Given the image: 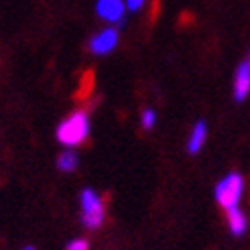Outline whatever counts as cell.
Masks as SVG:
<instances>
[{
  "label": "cell",
  "mask_w": 250,
  "mask_h": 250,
  "mask_svg": "<svg viewBox=\"0 0 250 250\" xmlns=\"http://www.w3.org/2000/svg\"><path fill=\"white\" fill-rule=\"evenodd\" d=\"M82 222H83V226L87 230H96L102 226V222H104V214H106V209H104V199L100 197L94 189H83L82 195Z\"/></svg>",
  "instance_id": "cell-3"
},
{
  "label": "cell",
  "mask_w": 250,
  "mask_h": 250,
  "mask_svg": "<svg viewBox=\"0 0 250 250\" xmlns=\"http://www.w3.org/2000/svg\"><path fill=\"white\" fill-rule=\"evenodd\" d=\"M90 134V116L83 110H76L57 126V141L65 146L82 145Z\"/></svg>",
  "instance_id": "cell-1"
},
{
  "label": "cell",
  "mask_w": 250,
  "mask_h": 250,
  "mask_svg": "<svg viewBox=\"0 0 250 250\" xmlns=\"http://www.w3.org/2000/svg\"><path fill=\"white\" fill-rule=\"evenodd\" d=\"M206 136H208V126L204 120H197L195 126L191 130V136L189 141H187V151H189L191 155H197L199 151H202V146L206 143Z\"/></svg>",
  "instance_id": "cell-7"
},
{
  "label": "cell",
  "mask_w": 250,
  "mask_h": 250,
  "mask_svg": "<svg viewBox=\"0 0 250 250\" xmlns=\"http://www.w3.org/2000/svg\"><path fill=\"white\" fill-rule=\"evenodd\" d=\"M143 2H145V0H128L126 6H128L130 10H139V8L143 6Z\"/></svg>",
  "instance_id": "cell-12"
},
{
  "label": "cell",
  "mask_w": 250,
  "mask_h": 250,
  "mask_svg": "<svg viewBox=\"0 0 250 250\" xmlns=\"http://www.w3.org/2000/svg\"><path fill=\"white\" fill-rule=\"evenodd\" d=\"M244 193V179L240 173H230L226 175L218 185H216V202L224 208V209H230V208H238L240 199Z\"/></svg>",
  "instance_id": "cell-2"
},
{
  "label": "cell",
  "mask_w": 250,
  "mask_h": 250,
  "mask_svg": "<svg viewBox=\"0 0 250 250\" xmlns=\"http://www.w3.org/2000/svg\"><path fill=\"white\" fill-rule=\"evenodd\" d=\"M155 122H157V114H155V110H145L143 112V128L145 130H151L155 126Z\"/></svg>",
  "instance_id": "cell-10"
},
{
  "label": "cell",
  "mask_w": 250,
  "mask_h": 250,
  "mask_svg": "<svg viewBox=\"0 0 250 250\" xmlns=\"http://www.w3.org/2000/svg\"><path fill=\"white\" fill-rule=\"evenodd\" d=\"M250 92V63L248 59L242 61L236 69V76H234V98L236 102H242V100L248 98Z\"/></svg>",
  "instance_id": "cell-5"
},
{
  "label": "cell",
  "mask_w": 250,
  "mask_h": 250,
  "mask_svg": "<svg viewBox=\"0 0 250 250\" xmlns=\"http://www.w3.org/2000/svg\"><path fill=\"white\" fill-rule=\"evenodd\" d=\"M24 250H35V248H33V246H27V248H24Z\"/></svg>",
  "instance_id": "cell-13"
},
{
  "label": "cell",
  "mask_w": 250,
  "mask_h": 250,
  "mask_svg": "<svg viewBox=\"0 0 250 250\" xmlns=\"http://www.w3.org/2000/svg\"><path fill=\"white\" fill-rule=\"evenodd\" d=\"M65 250H90V244H87L85 238H76V240H71L67 244Z\"/></svg>",
  "instance_id": "cell-11"
},
{
  "label": "cell",
  "mask_w": 250,
  "mask_h": 250,
  "mask_svg": "<svg viewBox=\"0 0 250 250\" xmlns=\"http://www.w3.org/2000/svg\"><path fill=\"white\" fill-rule=\"evenodd\" d=\"M57 167L61 171H73L78 167V155L71 153V151H65L57 157Z\"/></svg>",
  "instance_id": "cell-9"
},
{
  "label": "cell",
  "mask_w": 250,
  "mask_h": 250,
  "mask_svg": "<svg viewBox=\"0 0 250 250\" xmlns=\"http://www.w3.org/2000/svg\"><path fill=\"white\" fill-rule=\"evenodd\" d=\"M226 214H228V226H230L232 234L242 236L246 232V228H248L246 214H244L240 208H230V209H226Z\"/></svg>",
  "instance_id": "cell-8"
},
{
  "label": "cell",
  "mask_w": 250,
  "mask_h": 250,
  "mask_svg": "<svg viewBox=\"0 0 250 250\" xmlns=\"http://www.w3.org/2000/svg\"><path fill=\"white\" fill-rule=\"evenodd\" d=\"M116 43H118L116 29H106L102 33H98L90 41V49H92V53H96V55H106L116 47Z\"/></svg>",
  "instance_id": "cell-4"
},
{
  "label": "cell",
  "mask_w": 250,
  "mask_h": 250,
  "mask_svg": "<svg viewBox=\"0 0 250 250\" xmlns=\"http://www.w3.org/2000/svg\"><path fill=\"white\" fill-rule=\"evenodd\" d=\"M96 10H98V15L102 17L104 21H110V22L118 21L122 24V15H124L122 0H98Z\"/></svg>",
  "instance_id": "cell-6"
}]
</instances>
